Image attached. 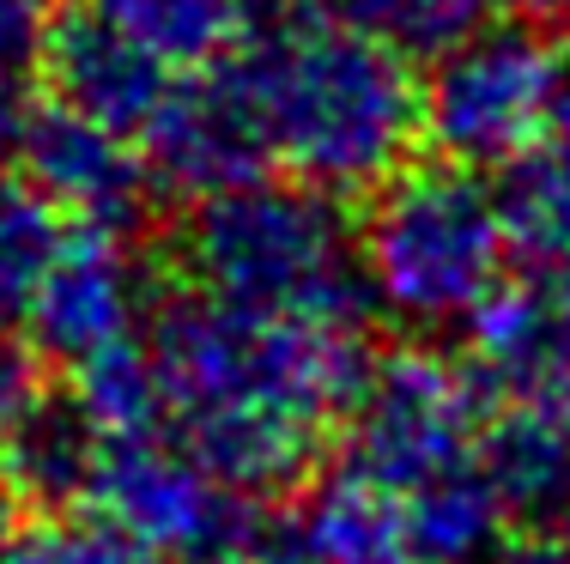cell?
I'll return each instance as SVG.
<instances>
[{
  "mask_svg": "<svg viewBox=\"0 0 570 564\" xmlns=\"http://www.w3.org/2000/svg\"><path fill=\"white\" fill-rule=\"evenodd\" d=\"M146 346L165 388V432L255 504L304 486L371 370L364 328L237 310L207 291L165 304Z\"/></svg>",
  "mask_w": 570,
  "mask_h": 564,
  "instance_id": "obj_1",
  "label": "cell"
},
{
  "mask_svg": "<svg viewBox=\"0 0 570 564\" xmlns=\"http://www.w3.org/2000/svg\"><path fill=\"white\" fill-rule=\"evenodd\" d=\"M225 61L237 67L274 170L334 200L401 177L425 133V86L401 49L309 7L267 19Z\"/></svg>",
  "mask_w": 570,
  "mask_h": 564,
  "instance_id": "obj_2",
  "label": "cell"
},
{
  "mask_svg": "<svg viewBox=\"0 0 570 564\" xmlns=\"http://www.w3.org/2000/svg\"><path fill=\"white\" fill-rule=\"evenodd\" d=\"M176 261L195 291L237 310L334 321V328H364L371 310L346 212L334 207V195L304 182L262 177L200 200L176 237Z\"/></svg>",
  "mask_w": 570,
  "mask_h": 564,
  "instance_id": "obj_3",
  "label": "cell"
},
{
  "mask_svg": "<svg viewBox=\"0 0 570 564\" xmlns=\"http://www.w3.org/2000/svg\"><path fill=\"white\" fill-rule=\"evenodd\" d=\"M358 267L371 310L413 334L473 328L510 286L504 200L450 158L401 170L376 188L358 231Z\"/></svg>",
  "mask_w": 570,
  "mask_h": 564,
  "instance_id": "obj_4",
  "label": "cell"
},
{
  "mask_svg": "<svg viewBox=\"0 0 570 564\" xmlns=\"http://www.w3.org/2000/svg\"><path fill=\"white\" fill-rule=\"evenodd\" d=\"M570 122V67L528 24H485L425 79V140L461 170H510Z\"/></svg>",
  "mask_w": 570,
  "mask_h": 564,
  "instance_id": "obj_5",
  "label": "cell"
},
{
  "mask_svg": "<svg viewBox=\"0 0 570 564\" xmlns=\"http://www.w3.org/2000/svg\"><path fill=\"white\" fill-rule=\"evenodd\" d=\"M485 395L492 388L480 383V370L455 365L431 346H401L389 358H371L341 419L346 467L383 479L389 492L406 498V492L480 462V437L492 425Z\"/></svg>",
  "mask_w": 570,
  "mask_h": 564,
  "instance_id": "obj_6",
  "label": "cell"
},
{
  "mask_svg": "<svg viewBox=\"0 0 570 564\" xmlns=\"http://www.w3.org/2000/svg\"><path fill=\"white\" fill-rule=\"evenodd\" d=\"M91 504L158 564H243L267 534L262 504L207 474L170 432L116 437Z\"/></svg>",
  "mask_w": 570,
  "mask_h": 564,
  "instance_id": "obj_7",
  "label": "cell"
},
{
  "mask_svg": "<svg viewBox=\"0 0 570 564\" xmlns=\"http://www.w3.org/2000/svg\"><path fill=\"white\" fill-rule=\"evenodd\" d=\"M153 279L146 261L121 244V231H67V244L49 267L43 291H37L24 334H31L37 358L61 365L67 376L121 353V346L146 340L153 321Z\"/></svg>",
  "mask_w": 570,
  "mask_h": 564,
  "instance_id": "obj_8",
  "label": "cell"
},
{
  "mask_svg": "<svg viewBox=\"0 0 570 564\" xmlns=\"http://www.w3.org/2000/svg\"><path fill=\"white\" fill-rule=\"evenodd\" d=\"M140 158L153 170V188H165L176 200H195V207L213 195H230V188L262 182L274 170L230 61L176 73L165 110L140 133Z\"/></svg>",
  "mask_w": 570,
  "mask_h": 564,
  "instance_id": "obj_9",
  "label": "cell"
},
{
  "mask_svg": "<svg viewBox=\"0 0 570 564\" xmlns=\"http://www.w3.org/2000/svg\"><path fill=\"white\" fill-rule=\"evenodd\" d=\"M19 165H24V182L61 219L86 225V231H128L146 212V195H153V170L140 158V140H121V133L61 110V103L43 110Z\"/></svg>",
  "mask_w": 570,
  "mask_h": 564,
  "instance_id": "obj_10",
  "label": "cell"
},
{
  "mask_svg": "<svg viewBox=\"0 0 570 564\" xmlns=\"http://www.w3.org/2000/svg\"><path fill=\"white\" fill-rule=\"evenodd\" d=\"M473 370L522 413L570 425V286L515 274L498 304L468 328Z\"/></svg>",
  "mask_w": 570,
  "mask_h": 564,
  "instance_id": "obj_11",
  "label": "cell"
},
{
  "mask_svg": "<svg viewBox=\"0 0 570 564\" xmlns=\"http://www.w3.org/2000/svg\"><path fill=\"white\" fill-rule=\"evenodd\" d=\"M170 86L176 67H165L146 43H134L128 31H116L91 7L61 19L49 37V103L121 133V140H140L153 128Z\"/></svg>",
  "mask_w": 570,
  "mask_h": 564,
  "instance_id": "obj_12",
  "label": "cell"
},
{
  "mask_svg": "<svg viewBox=\"0 0 570 564\" xmlns=\"http://www.w3.org/2000/svg\"><path fill=\"white\" fill-rule=\"evenodd\" d=\"M480 474L504 504L510 534L570 541V425L547 413H504L480 437Z\"/></svg>",
  "mask_w": 570,
  "mask_h": 564,
  "instance_id": "obj_13",
  "label": "cell"
},
{
  "mask_svg": "<svg viewBox=\"0 0 570 564\" xmlns=\"http://www.w3.org/2000/svg\"><path fill=\"white\" fill-rule=\"evenodd\" d=\"M292 528L316 564H419L406 498L346 462L309 486V498L292 509Z\"/></svg>",
  "mask_w": 570,
  "mask_h": 564,
  "instance_id": "obj_14",
  "label": "cell"
},
{
  "mask_svg": "<svg viewBox=\"0 0 570 564\" xmlns=\"http://www.w3.org/2000/svg\"><path fill=\"white\" fill-rule=\"evenodd\" d=\"M0 449H7L24 498L37 509H56L61 516V509H73V504H91L110 437L86 419V407H79L73 395H43V388H37L31 407L0 432Z\"/></svg>",
  "mask_w": 570,
  "mask_h": 564,
  "instance_id": "obj_15",
  "label": "cell"
},
{
  "mask_svg": "<svg viewBox=\"0 0 570 564\" xmlns=\"http://www.w3.org/2000/svg\"><path fill=\"white\" fill-rule=\"evenodd\" d=\"M98 19L146 43L165 67L195 73L225 56H237L267 24V0H86Z\"/></svg>",
  "mask_w": 570,
  "mask_h": 564,
  "instance_id": "obj_16",
  "label": "cell"
},
{
  "mask_svg": "<svg viewBox=\"0 0 570 564\" xmlns=\"http://www.w3.org/2000/svg\"><path fill=\"white\" fill-rule=\"evenodd\" d=\"M504 225L522 279L570 286V122L504 170Z\"/></svg>",
  "mask_w": 570,
  "mask_h": 564,
  "instance_id": "obj_17",
  "label": "cell"
},
{
  "mask_svg": "<svg viewBox=\"0 0 570 564\" xmlns=\"http://www.w3.org/2000/svg\"><path fill=\"white\" fill-rule=\"evenodd\" d=\"M406 522H413L419 564H492L510 546L504 504L480 474V462L406 492Z\"/></svg>",
  "mask_w": 570,
  "mask_h": 564,
  "instance_id": "obj_18",
  "label": "cell"
},
{
  "mask_svg": "<svg viewBox=\"0 0 570 564\" xmlns=\"http://www.w3.org/2000/svg\"><path fill=\"white\" fill-rule=\"evenodd\" d=\"M304 7L401 49V56H450L473 31L498 24L504 0H304Z\"/></svg>",
  "mask_w": 570,
  "mask_h": 564,
  "instance_id": "obj_19",
  "label": "cell"
},
{
  "mask_svg": "<svg viewBox=\"0 0 570 564\" xmlns=\"http://www.w3.org/2000/svg\"><path fill=\"white\" fill-rule=\"evenodd\" d=\"M61 244H67L61 212L31 182L0 177V334L24 328Z\"/></svg>",
  "mask_w": 570,
  "mask_h": 564,
  "instance_id": "obj_20",
  "label": "cell"
},
{
  "mask_svg": "<svg viewBox=\"0 0 570 564\" xmlns=\"http://www.w3.org/2000/svg\"><path fill=\"white\" fill-rule=\"evenodd\" d=\"M49 37L37 0H0V165L24 152L49 110Z\"/></svg>",
  "mask_w": 570,
  "mask_h": 564,
  "instance_id": "obj_21",
  "label": "cell"
},
{
  "mask_svg": "<svg viewBox=\"0 0 570 564\" xmlns=\"http://www.w3.org/2000/svg\"><path fill=\"white\" fill-rule=\"evenodd\" d=\"M12 564H158L104 516H56L12 546Z\"/></svg>",
  "mask_w": 570,
  "mask_h": 564,
  "instance_id": "obj_22",
  "label": "cell"
},
{
  "mask_svg": "<svg viewBox=\"0 0 570 564\" xmlns=\"http://www.w3.org/2000/svg\"><path fill=\"white\" fill-rule=\"evenodd\" d=\"M37 400V376H31V358L12 353L7 340H0V432H7L12 419H19L24 407Z\"/></svg>",
  "mask_w": 570,
  "mask_h": 564,
  "instance_id": "obj_23",
  "label": "cell"
},
{
  "mask_svg": "<svg viewBox=\"0 0 570 564\" xmlns=\"http://www.w3.org/2000/svg\"><path fill=\"white\" fill-rule=\"evenodd\" d=\"M243 564H316V553H309L304 541H297V528H292V516L285 522H267V534H262V546H255Z\"/></svg>",
  "mask_w": 570,
  "mask_h": 564,
  "instance_id": "obj_24",
  "label": "cell"
},
{
  "mask_svg": "<svg viewBox=\"0 0 570 564\" xmlns=\"http://www.w3.org/2000/svg\"><path fill=\"white\" fill-rule=\"evenodd\" d=\"M24 509H31V498H24V486H19V474H12L7 449H0V558H7V553H12V541H19Z\"/></svg>",
  "mask_w": 570,
  "mask_h": 564,
  "instance_id": "obj_25",
  "label": "cell"
},
{
  "mask_svg": "<svg viewBox=\"0 0 570 564\" xmlns=\"http://www.w3.org/2000/svg\"><path fill=\"white\" fill-rule=\"evenodd\" d=\"M492 564H570V541H559V534H510V546Z\"/></svg>",
  "mask_w": 570,
  "mask_h": 564,
  "instance_id": "obj_26",
  "label": "cell"
},
{
  "mask_svg": "<svg viewBox=\"0 0 570 564\" xmlns=\"http://www.w3.org/2000/svg\"><path fill=\"white\" fill-rule=\"evenodd\" d=\"M534 12H547V19L570 24V0H534Z\"/></svg>",
  "mask_w": 570,
  "mask_h": 564,
  "instance_id": "obj_27",
  "label": "cell"
},
{
  "mask_svg": "<svg viewBox=\"0 0 570 564\" xmlns=\"http://www.w3.org/2000/svg\"><path fill=\"white\" fill-rule=\"evenodd\" d=\"M0 564H12V553H7V558H0Z\"/></svg>",
  "mask_w": 570,
  "mask_h": 564,
  "instance_id": "obj_28",
  "label": "cell"
}]
</instances>
